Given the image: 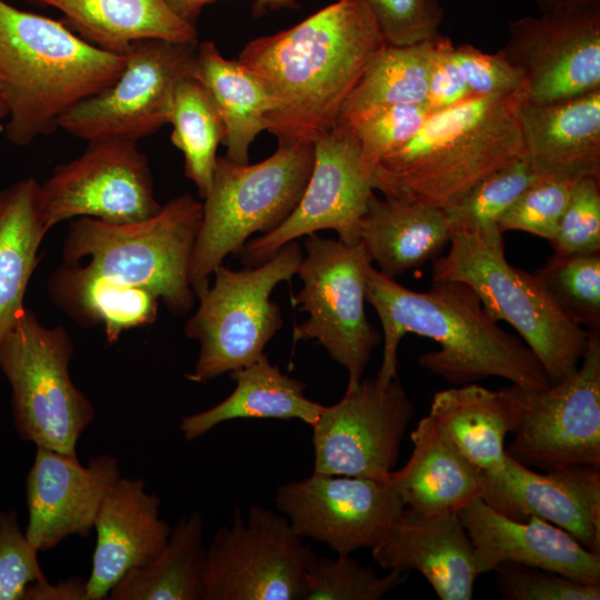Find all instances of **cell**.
I'll use <instances>...</instances> for the list:
<instances>
[{
  "instance_id": "cell-26",
  "label": "cell",
  "mask_w": 600,
  "mask_h": 600,
  "mask_svg": "<svg viewBox=\"0 0 600 600\" xmlns=\"http://www.w3.org/2000/svg\"><path fill=\"white\" fill-rule=\"evenodd\" d=\"M412 453L386 480L407 509L426 517L459 512L482 497L484 474L428 414L411 432Z\"/></svg>"
},
{
  "instance_id": "cell-23",
  "label": "cell",
  "mask_w": 600,
  "mask_h": 600,
  "mask_svg": "<svg viewBox=\"0 0 600 600\" xmlns=\"http://www.w3.org/2000/svg\"><path fill=\"white\" fill-rule=\"evenodd\" d=\"M161 499L141 478H120L104 497L96 521L87 600L108 599L130 570L143 566L164 547L171 532L160 518Z\"/></svg>"
},
{
  "instance_id": "cell-45",
  "label": "cell",
  "mask_w": 600,
  "mask_h": 600,
  "mask_svg": "<svg viewBox=\"0 0 600 600\" xmlns=\"http://www.w3.org/2000/svg\"><path fill=\"white\" fill-rule=\"evenodd\" d=\"M454 53L473 97L510 93L524 84L522 73L499 49L487 53L472 44H460Z\"/></svg>"
},
{
  "instance_id": "cell-6",
  "label": "cell",
  "mask_w": 600,
  "mask_h": 600,
  "mask_svg": "<svg viewBox=\"0 0 600 600\" xmlns=\"http://www.w3.org/2000/svg\"><path fill=\"white\" fill-rule=\"evenodd\" d=\"M449 244L448 252L432 261V282L468 284L493 321L517 330L551 384L573 374L587 348L588 330L563 313L536 274L512 267L504 243L490 244L456 231Z\"/></svg>"
},
{
  "instance_id": "cell-14",
  "label": "cell",
  "mask_w": 600,
  "mask_h": 600,
  "mask_svg": "<svg viewBox=\"0 0 600 600\" xmlns=\"http://www.w3.org/2000/svg\"><path fill=\"white\" fill-rule=\"evenodd\" d=\"M506 453L542 471L600 468V330H588L587 348L573 374L547 389L527 392Z\"/></svg>"
},
{
  "instance_id": "cell-39",
  "label": "cell",
  "mask_w": 600,
  "mask_h": 600,
  "mask_svg": "<svg viewBox=\"0 0 600 600\" xmlns=\"http://www.w3.org/2000/svg\"><path fill=\"white\" fill-rule=\"evenodd\" d=\"M430 111L424 103L394 104L362 112L349 121L360 144V160L370 178L374 166L401 148L423 126Z\"/></svg>"
},
{
  "instance_id": "cell-8",
  "label": "cell",
  "mask_w": 600,
  "mask_h": 600,
  "mask_svg": "<svg viewBox=\"0 0 600 600\" xmlns=\"http://www.w3.org/2000/svg\"><path fill=\"white\" fill-rule=\"evenodd\" d=\"M302 252L296 241L256 267L232 270L219 266L214 281L194 289L199 306L184 324L186 337L200 344L189 381L206 383L242 368L264 354L267 343L282 328L281 311L270 296L297 274Z\"/></svg>"
},
{
  "instance_id": "cell-44",
  "label": "cell",
  "mask_w": 600,
  "mask_h": 600,
  "mask_svg": "<svg viewBox=\"0 0 600 600\" xmlns=\"http://www.w3.org/2000/svg\"><path fill=\"white\" fill-rule=\"evenodd\" d=\"M38 552L21 531L17 511L0 512V600H27L31 587L47 579Z\"/></svg>"
},
{
  "instance_id": "cell-31",
  "label": "cell",
  "mask_w": 600,
  "mask_h": 600,
  "mask_svg": "<svg viewBox=\"0 0 600 600\" xmlns=\"http://www.w3.org/2000/svg\"><path fill=\"white\" fill-rule=\"evenodd\" d=\"M192 77L207 91L226 130V158L249 163V149L266 130L274 108L263 81L237 59L228 60L213 41L198 43Z\"/></svg>"
},
{
  "instance_id": "cell-46",
  "label": "cell",
  "mask_w": 600,
  "mask_h": 600,
  "mask_svg": "<svg viewBox=\"0 0 600 600\" xmlns=\"http://www.w3.org/2000/svg\"><path fill=\"white\" fill-rule=\"evenodd\" d=\"M454 48L450 38L442 34L437 37L424 102L430 113L473 97L457 61Z\"/></svg>"
},
{
  "instance_id": "cell-38",
  "label": "cell",
  "mask_w": 600,
  "mask_h": 600,
  "mask_svg": "<svg viewBox=\"0 0 600 600\" xmlns=\"http://www.w3.org/2000/svg\"><path fill=\"white\" fill-rule=\"evenodd\" d=\"M407 570H389L379 576L350 554L336 559L314 554L303 578L302 600H379L406 582Z\"/></svg>"
},
{
  "instance_id": "cell-37",
  "label": "cell",
  "mask_w": 600,
  "mask_h": 600,
  "mask_svg": "<svg viewBox=\"0 0 600 600\" xmlns=\"http://www.w3.org/2000/svg\"><path fill=\"white\" fill-rule=\"evenodd\" d=\"M574 323L600 330V252L550 257L533 272Z\"/></svg>"
},
{
  "instance_id": "cell-50",
  "label": "cell",
  "mask_w": 600,
  "mask_h": 600,
  "mask_svg": "<svg viewBox=\"0 0 600 600\" xmlns=\"http://www.w3.org/2000/svg\"><path fill=\"white\" fill-rule=\"evenodd\" d=\"M294 1L296 0H254L252 11L254 17H259L269 10L292 6Z\"/></svg>"
},
{
  "instance_id": "cell-1",
  "label": "cell",
  "mask_w": 600,
  "mask_h": 600,
  "mask_svg": "<svg viewBox=\"0 0 600 600\" xmlns=\"http://www.w3.org/2000/svg\"><path fill=\"white\" fill-rule=\"evenodd\" d=\"M387 42L363 0H336L293 27L249 41L237 60L264 83L278 144L313 143Z\"/></svg>"
},
{
  "instance_id": "cell-18",
  "label": "cell",
  "mask_w": 600,
  "mask_h": 600,
  "mask_svg": "<svg viewBox=\"0 0 600 600\" xmlns=\"http://www.w3.org/2000/svg\"><path fill=\"white\" fill-rule=\"evenodd\" d=\"M276 503L300 538L337 554L376 547L406 508L386 479L321 472L278 487Z\"/></svg>"
},
{
  "instance_id": "cell-40",
  "label": "cell",
  "mask_w": 600,
  "mask_h": 600,
  "mask_svg": "<svg viewBox=\"0 0 600 600\" xmlns=\"http://www.w3.org/2000/svg\"><path fill=\"white\" fill-rule=\"evenodd\" d=\"M574 182L539 176L501 217L500 230L523 231L550 241L556 234Z\"/></svg>"
},
{
  "instance_id": "cell-35",
  "label": "cell",
  "mask_w": 600,
  "mask_h": 600,
  "mask_svg": "<svg viewBox=\"0 0 600 600\" xmlns=\"http://www.w3.org/2000/svg\"><path fill=\"white\" fill-rule=\"evenodd\" d=\"M169 123L171 142L184 159V176L197 187L199 197L207 196L217 163V149L226 130L202 84L193 77L177 86Z\"/></svg>"
},
{
  "instance_id": "cell-42",
  "label": "cell",
  "mask_w": 600,
  "mask_h": 600,
  "mask_svg": "<svg viewBox=\"0 0 600 600\" xmlns=\"http://www.w3.org/2000/svg\"><path fill=\"white\" fill-rule=\"evenodd\" d=\"M496 586L504 600H599L600 586L556 571L506 562L496 568Z\"/></svg>"
},
{
  "instance_id": "cell-3",
  "label": "cell",
  "mask_w": 600,
  "mask_h": 600,
  "mask_svg": "<svg viewBox=\"0 0 600 600\" xmlns=\"http://www.w3.org/2000/svg\"><path fill=\"white\" fill-rule=\"evenodd\" d=\"M526 86L472 97L430 113L421 129L372 169L384 197L444 209L496 170L526 156L518 108Z\"/></svg>"
},
{
  "instance_id": "cell-27",
  "label": "cell",
  "mask_w": 600,
  "mask_h": 600,
  "mask_svg": "<svg viewBox=\"0 0 600 600\" xmlns=\"http://www.w3.org/2000/svg\"><path fill=\"white\" fill-rule=\"evenodd\" d=\"M451 236L443 209L374 193L360 221V241L379 271L390 278L436 260Z\"/></svg>"
},
{
  "instance_id": "cell-30",
  "label": "cell",
  "mask_w": 600,
  "mask_h": 600,
  "mask_svg": "<svg viewBox=\"0 0 600 600\" xmlns=\"http://www.w3.org/2000/svg\"><path fill=\"white\" fill-rule=\"evenodd\" d=\"M32 1L59 10L81 38L118 54L140 40L198 41L194 24L179 17L166 0Z\"/></svg>"
},
{
  "instance_id": "cell-49",
  "label": "cell",
  "mask_w": 600,
  "mask_h": 600,
  "mask_svg": "<svg viewBox=\"0 0 600 600\" xmlns=\"http://www.w3.org/2000/svg\"><path fill=\"white\" fill-rule=\"evenodd\" d=\"M541 12L600 6V0H533Z\"/></svg>"
},
{
  "instance_id": "cell-7",
  "label": "cell",
  "mask_w": 600,
  "mask_h": 600,
  "mask_svg": "<svg viewBox=\"0 0 600 600\" xmlns=\"http://www.w3.org/2000/svg\"><path fill=\"white\" fill-rule=\"evenodd\" d=\"M313 143L281 146L258 163H236L218 157L191 260L194 289L209 281L229 254L257 232L278 228L297 207L309 181Z\"/></svg>"
},
{
  "instance_id": "cell-36",
  "label": "cell",
  "mask_w": 600,
  "mask_h": 600,
  "mask_svg": "<svg viewBox=\"0 0 600 600\" xmlns=\"http://www.w3.org/2000/svg\"><path fill=\"white\" fill-rule=\"evenodd\" d=\"M539 176L526 156L496 170L443 209L452 233L464 231L490 244L503 243L501 217Z\"/></svg>"
},
{
  "instance_id": "cell-25",
  "label": "cell",
  "mask_w": 600,
  "mask_h": 600,
  "mask_svg": "<svg viewBox=\"0 0 600 600\" xmlns=\"http://www.w3.org/2000/svg\"><path fill=\"white\" fill-rule=\"evenodd\" d=\"M527 392L517 384L491 390L477 383L433 394L429 416L459 451L484 474L506 467L504 440L517 429Z\"/></svg>"
},
{
  "instance_id": "cell-5",
  "label": "cell",
  "mask_w": 600,
  "mask_h": 600,
  "mask_svg": "<svg viewBox=\"0 0 600 600\" xmlns=\"http://www.w3.org/2000/svg\"><path fill=\"white\" fill-rule=\"evenodd\" d=\"M202 202L190 193L170 199L153 217L114 224L80 217L70 220L62 244L64 263H86L118 282L153 292L176 316L196 299L190 283Z\"/></svg>"
},
{
  "instance_id": "cell-34",
  "label": "cell",
  "mask_w": 600,
  "mask_h": 600,
  "mask_svg": "<svg viewBox=\"0 0 600 600\" xmlns=\"http://www.w3.org/2000/svg\"><path fill=\"white\" fill-rule=\"evenodd\" d=\"M436 39L410 46L386 44L348 96L337 122L374 108L424 103Z\"/></svg>"
},
{
  "instance_id": "cell-11",
  "label": "cell",
  "mask_w": 600,
  "mask_h": 600,
  "mask_svg": "<svg viewBox=\"0 0 600 600\" xmlns=\"http://www.w3.org/2000/svg\"><path fill=\"white\" fill-rule=\"evenodd\" d=\"M314 551L286 516L237 507L204 552L200 600H302L303 578Z\"/></svg>"
},
{
  "instance_id": "cell-12",
  "label": "cell",
  "mask_w": 600,
  "mask_h": 600,
  "mask_svg": "<svg viewBox=\"0 0 600 600\" xmlns=\"http://www.w3.org/2000/svg\"><path fill=\"white\" fill-rule=\"evenodd\" d=\"M198 43L156 39L131 43L116 81L66 111L58 129L86 141L138 142L154 133L169 123L178 83L192 77Z\"/></svg>"
},
{
  "instance_id": "cell-33",
  "label": "cell",
  "mask_w": 600,
  "mask_h": 600,
  "mask_svg": "<svg viewBox=\"0 0 600 600\" xmlns=\"http://www.w3.org/2000/svg\"><path fill=\"white\" fill-rule=\"evenodd\" d=\"M203 518H181L167 543L150 561L127 572L111 589V600H200Z\"/></svg>"
},
{
  "instance_id": "cell-32",
  "label": "cell",
  "mask_w": 600,
  "mask_h": 600,
  "mask_svg": "<svg viewBox=\"0 0 600 600\" xmlns=\"http://www.w3.org/2000/svg\"><path fill=\"white\" fill-rule=\"evenodd\" d=\"M39 187L27 177L0 190V343L26 308L24 294L49 232Z\"/></svg>"
},
{
  "instance_id": "cell-29",
  "label": "cell",
  "mask_w": 600,
  "mask_h": 600,
  "mask_svg": "<svg viewBox=\"0 0 600 600\" xmlns=\"http://www.w3.org/2000/svg\"><path fill=\"white\" fill-rule=\"evenodd\" d=\"M229 374L236 388L226 399L182 418L179 428L186 440L236 419H297L312 427L324 408L304 396L306 383L284 374L266 354Z\"/></svg>"
},
{
  "instance_id": "cell-24",
  "label": "cell",
  "mask_w": 600,
  "mask_h": 600,
  "mask_svg": "<svg viewBox=\"0 0 600 600\" xmlns=\"http://www.w3.org/2000/svg\"><path fill=\"white\" fill-rule=\"evenodd\" d=\"M526 157L540 176L600 179V89L559 102L518 108Z\"/></svg>"
},
{
  "instance_id": "cell-48",
  "label": "cell",
  "mask_w": 600,
  "mask_h": 600,
  "mask_svg": "<svg viewBox=\"0 0 600 600\" xmlns=\"http://www.w3.org/2000/svg\"><path fill=\"white\" fill-rule=\"evenodd\" d=\"M169 7L182 19L194 24L201 9L216 0H166Z\"/></svg>"
},
{
  "instance_id": "cell-4",
  "label": "cell",
  "mask_w": 600,
  "mask_h": 600,
  "mask_svg": "<svg viewBox=\"0 0 600 600\" xmlns=\"http://www.w3.org/2000/svg\"><path fill=\"white\" fill-rule=\"evenodd\" d=\"M124 54L103 50L64 23L0 0V97L6 138L26 147L60 117L119 77Z\"/></svg>"
},
{
  "instance_id": "cell-22",
  "label": "cell",
  "mask_w": 600,
  "mask_h": 600,
  "mask_svg": "<svg viewBox=\"0 0 600 600\" xmlns=\"http://www.w3.org/2000/svg\"><path fill=\"white\" fill-rule=\"evenodd\" d=\"M386 570H416L441 600H471L480 576L459 513L426 517L407 508L371 549Z\"/></svg>"
},
{
  "instance_id": "cell-41",
  "label": "cell",
  "mask_w": 600,
  "mask_h": 600,
  "mask_svg": "<svg viewBox=\"0 0 600 600\" xmlns=\"http://www.w3.org/2000/svg\"><path fill=\"white\" fill-rule=\"evenodd\" d=\"M550 243L560 256L600 252V179L584 177L573 183Z\"/></svg>"
},
{
  "instance_id": "cell-16",
  "label": "cell",
  "mask_w": 600,
  "mask_h": 600,
  "mask_svg": "<svg viewBox=\"0 0 600 600\" xmlns=\"http://www.w3.org/2000/svg\"><path fill=\"white\" fill-rule=\"evenodd\" d=\"M309 181L291 214L274 230L247 241L233 256L246 267L271 259L297 238L333 230L347 244L360 242V221L373 188L360 160V144L350 127L337 122L313 142Z\"/></svg>"
},
{
  "instance_id": "cell-15",
  "label": "cell",
  "mask_w": 600,
  "mask_h": 600,
  "mask_svg": "<svg viewBox=\"0 0 600 600\" xmlns=\"http://www.w3.org/2000/svg\"><path fill=\"white\" fill-rule=\"evenodd\" d=\"M414 406L397 378L361 379L312 428L313 472L383 480L398 461Z\"/></svg>"
},
{
  "instance_id": "cell-51",
  "label": "cell",
  "mask_w": 600,
  "mask_h": 600,
  "mask_svg": "<svg viewBox=\"0 0 600 600\" xmlns=\"http://www.w3.org/2000/svg\"><path fill=\"white\" fill-rule=\"evenodd\" d=\"M7 116H8L7 107L0 97V122L3 121L7 118Z\"/></svg>"
},
{
  "instance_id": "cell-47",
  "label": "cell",
  "mask_w": 600,
  "mask_h": 600,
  "mask_svg": "<svg viewBox=\"0 0 600 600\" xmlns=\"http://www.w3.org/2000/svg\"><path fill=\"white\" fill-rule=\"evenodd\" d=\"M27 600H87L86 580L76 577L50 583L44 579L31 587Z\"/></svg>"
},
{
  "instance_id": "cell-17",
  "label": "cell",
  "mask_w": 600,
  "mask_h": 600,
  "mask_svg": "<svg viewBox=\"0 0 600 600\" xmlns=\"http://www.w3.org/2000/svg\"><path fill=\"white\" fill-rule=\"evenodd\" d=\"M507 28L500 50L521 71L528 102L553 103L600 89V6L521 17Z\"/></svg>"
},
{
  "instance_id": "cell-13",
  "label": "cell",
  "mask_w": 600,
  "mask_h": 600,
  "mask_svg": "<svg viewBox=\"0 0 600 600\" xmlns=\"http://www.w3.org/2000/svg\"><path fill=\"white\" fill-rule=\"evenodd\" d=\"M40 209L50 231L62 221L88 217L124 224L149 219L162 204L154 197L148 158L136 141H88L77 158L54 168L39 187Z\"/></svg>"
},
{
  "instance_id": "cell-9",
  "label": "cell",
  "mask_w": 600,
  "mask_h": 600,
  "mask_svg": "<svg viewBox=\"0 0 600 600\" xmlns=\"http://www.w3.org/2000/svg\"><path fill=\"white\" fill-rule=\"evenodd\" d=\"M73 353L64 327H47L27 308L0 343L18 434L68 454H77L78 440L96 417L93 403L71 379Z\"/></svg>"
},
{
  "instance_id": "cell-28",
  "label": "cell",
  "mask_w": 600,
  "mask_h": 600,
  "mask_svg": "<svg viewBox=\"0 0 600 600\" xmlns=\"http://www.w3.org/2000/svg\"><path fill=\"white\" fill-rule=\"evenodd\" d=\"M50 300L82 327H100L109 343L152 324L160 299L148 289L107 278L87 264L64 263L48 279Z\"/></svg>"
},
{
  "instance_id": "cell-20",
  "label": "cell",
  "mask_w": 600,
  "mask_h": 600,
  "mask_svg": "<svg viewBox=\"0 0 600 600\" xmlns=\"http://www.w3.org/2000/svg\"><path fill=\"white\" fill-rule=\"evenodd\" d=\"M481 498L513 520L534 516L556 524L600 553V468L571 466L539 473L507 454L501 472L484 474Z\"/></svg>"
},
{
  "instance_id": "cell-43",
  "label": "cell",
  "mask_w": 600,
  "mask_h": 600,
  "mask_svg": "<svg viewBox=\"0 0 600 600\" xmlns=\"http://www.w3.org/2000/svg\"><path fill=\"white\" fill-rule=\"evenodd\" d=\"M387 44L410 46L437 38L444 11L439 0H363Z\"/></svg>"
},
{
  "instance_id": "cell-2",
  "label": "cell",
  "mask_w": 600,
  "mask_h": 600,
  "mask_svg": "<svg viewBox=\"0 0 600 600\" xmlns=\"http://www.w3.org/2000/svg\"><path fill=\"white\" fill-rule=\"evenodd\" d=\"M366 301L377 311L383 331V357L377 378H397L398 348L406 333L434 340L440 349L423 353L418 363L457 386L499 377L526 392L551 382L531 349L500 328L484 311L477 293L459 281L432 282L418 292L398 283L372 266Z\"/></svg>"
},
{
  "instance_id": "cell-21",
  "label": "cell",
  "mask_w": 600,
  "mask_h": 600,
  "mask_svg": "<svg viewBox=\"0 0 600 600\" xmlns=\"http://www.w3.org/2000/svg\"><path fill=\"white\" fill-rule=\"evenodd\" d=\"M458 513L472 541L480 574L513 562L600 586V553L588 550L561 528L534 516L513 520L482 498Z\"/></svg>"
},
{
  "instance_id": "cell-10",
  "label": "cell",
  "mask_w": 600,
  "mask_h": 600,
  "mask_svg": "<svg viewBox=\"0 0 600 600\" xmlns=\"http://www.w3.org/2000/svg\"><path fill=\"white\" fill-rule=\"evenodd\" d=\"M297 274L301 290L292 303L308 313L293 329V341L316 340L348 372L346 390L362 379L381 337L364 310L366 282L372 261L362 244H347L311 233Z\"/></svg>"
},
{
  "instance_id": "cell-19",
  "label": "cell",
  "mask_w": 600,
  "mask_h": 600,
  "mask_svg": "<svg viewBox=\"0 0 600 600\" xmlns=\"http://www.w3.org/2000/svg\"><path fill=\"white\" fill-rule=\"evenodd\" d=\"M120 478V463L112 454L97 456L83 466L77 454L37 447L26 479L29 541L40 552L70 536L88 537L104 497Z\"/></svg>"
}]
</instances>
